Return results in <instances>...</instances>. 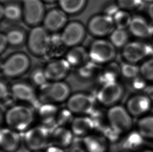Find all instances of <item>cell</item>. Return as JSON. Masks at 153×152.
<instances>
[{
    "mask_svg": "<svg viewBox=\"0 0 153 152\" xmlns=\"http://www.w3.org/2000/svg\"><path fill=\"white\" fill-rule=\"evenodd\" d=\"M153 53L151 47L147 44L139 41L128 43L122 51V55L127 62L135 64Z\"/></svg>",
    "mask_w": 153,
    "mask_h": 152,
    "instance_id": "16",
    "label": "cell"
},
{
    "mask_svg": "<svg viewBox=\"0 0 153 152\" xmlns=\"http://www.w3.org/2000/svg\"><path fill=\"white\" fill-rule=\"evenodd\" d=\"M137 130L145 140L153 141V115H147L139 118Z\"/></svg>",
    "mask_w": 153,
    "mask_h": 152,
    "instance_id": "27",
    "label": "cell"
},
{
    "mask_svg": "<svg viewBox=\"0 0 153 152\" xmlns=\"http://www.w3.org/2000/svg\"><path fill=\"white\" fill-rule=\"evenodd\" d=\"M128 28L133 35L140 38H146L151 36L153 32L152 26L140 16L132 18Z\"/></svg>",
    "mask_w": 153,
    "mask_h": 152,
    "instance_id": "24",
    "label": "cell"
},
{
    "mask_svg": "<svg viewBox=\"0 0 153 152\" xmlns=\"http://www.w3.org/2000/svg\"><path fill=\"white\" fill-rule=\"evenodd\" d=\"M113 18L116 28L126 29L130 26L132 17L128 11L121 9L114 15Z\"/></svg>",
    "mask_w": 153,
    "mask_h": 152,
    "instance_id": "33",
    "label": "cell"
},
{
    "mask_svg": "<svg viewBox=\"0 0 153 152\" xmlns=\"http://www.w3.org/2000/svg\"><path fill=\"white\" fill-rule=\"evenodd\" d=\"M82 139V143L87 152H108L109 150V142L102 134L92 133Z\"/></svg>",
    "mask_w": 153,
    "mask_h": 152,
    "instance_id": "21",
    "label": "cell"
},
{
    "mask_svg": "<svg viewBox=\"0 0 153 152\" xmlns=\"http://www.w3.org/2000/svg\"><path fill=\"white\" fill-rule=\"evenodd\" d=\"M121 67V74L124 78L133 79L140 74V67L133 63H126Z\"/></svg>",
    "mask_w": 153,
    "mask_h": 152,
    "instance_id": "36",
    "label": "cell"
},
{
    "mask_svg": "<svg viewBox=\"0 0 153 152\" xmlns=\"http://www.w3.org/2000/svg\"><path fill=\"white\" fill-rule=\"evenodd\" d=\"M100 66L89 61L77 68V76L81 80H89L100 74Z\"/></svg>",
    "mask_w": 153,
    "mask_h": 152,
    "instance_id": "29",
    "label": "cell"
},
{
    "mask_svg": "<svg viewBox=\"0 0 153 152\" xmlns=\"http://www.w3.org/2000/svg\"><path fill=\"white\" fill-rule=\"evenodd\" d=\"M66 46L63 42L61 36V33H53L51 35V43L50 49L49 53H52L54 56L58 55L59 56L64 51V48Z\"/></svg>",
    "mask_w": 153,
    "mask_h": 152,
    "instance_id": "35",
    "label": "cell"
},
{
    "mask_svg": "<svg viewBox=\"0 0 153 152\" xmlns=\"http://www.w3.org/2000/svg\"><path fill=\"white\" fill-rule=\"evenodd\" d=\"M30 66L28 56L23 52H17L9 56L1 65L2 74L7 78H19L27 72Z\"/></svg>",
    "mask_w": 153,
    "mask_h": 152,
    "instance_id": "7",
    "label": "cell"
},
{
    "mask_svg": "<svg viewBox=\"0 0 153 152\" xmlns=\"http://www.w3.org/2000/svg\"><path fill=\"white\" fill-rule=\"evenodd\" d=\"M60 8L68 15L81 12L87 4V0H58Z\"/></svg>",
    "mask_w": 153,
    "mask_h": 152,
    "instance_id": "28",
    "label": "cell"
},
{
    "mask_svg": "<svg viewBox=\"0 0 153 152\" xmlns=\"http://www.w3.org/2000/svg\"><path fill=\"white\" fill-rule=\"evenodd\" d=\"M109 36V41L116 48L124 47L128 43V33L126 29L116 28Z\"/></svg>",
    "mask_w": 153,
    "mask_h": 152,
    "instance_id": "31",
    "label": "cell"
},
{
    "mask_svg": "<svg viewBox=\"0 0 153 152\" xmlns=\"http://www.w3.org/2000/svg\"><path fill=\"white\" fill-rule=\"evenodd\" d=\"M148 13H149V15L150 18L153 22V3H152L149 5V10H148ZM152 27L153 28V26H152Z\"/></svg>",
    "mask_w": 153,
    "mask_h": 152,
    "instance_id": "47",
    "label": "cell"
},
{
    "mask_svg": "<svg viewBox=\"0 0 153 152\" xmlns=\"http://www.w3.org/2000/svg\"><path fill=\"white\" fill-rule=\"evenodd\" d=\"M153 102L145 93H137L129 97L125 107L133 117L147 115L152 108Z\"/></svg>",
    "mask_w": 153,
    "mask_h": 152,
    "instance_id": "14",
    "label": "cell"
},
{
    "mask_svg": "<svg viewBox=\"0 0 153 152\" xmlns=\"http://www.w3.org/2000/svg\"><path fill=\"white\" fill-rule=\"evenodd\" d=\"M73 143L70 148H68V152H87L84 148L82 143L81 145L74 144Z\"/></svg>",
    "mask_w": 153,
    "mask_h": 152,
    "instance_id": "44",
    "label": "cell"
},
{
    "mask_svg": "<svg viewBox=\"0 0 153 152\" xmlns=\"http://www.w3.org/2000/svg\"><path fill=\"white\" fill-rule=\"evenodd\" d=\"M144 0H117V4L121 9L130 11L138 10L142 5Z\"/></svg>",
    "mask_w": 153,
    "mask_h": 152,
    "instance_id": "40",
    "label": "cell"
},
{
    "mask_svg": "<svg viewBox=\"0 0 153 152\" xmlns=\"http://www.w3.org/2000/svg\"><path fill=\"white\" fill-rule=\"evenodd\" d=\"M105 117L108 124L122 135L132 130L133 117L125 106L117 104L109 107Z\"/></svg>",
    "mask_w": 153,
    "mask_h": 152,
    "instance_id": "6",
    "label": "cell"
},
{
    "mask_svg": "<svg viewBox=\"0 0 153 152\" xmlns=\"http://www.w3.org/2000/svg\"><path fill=\"white\" fill-rule=\"evenodd\" d=\"M132 82L131 86L133 89L137 91H145L146 89L147 88V81L145 79L141 76H137L136 78L132 79Z\"/></svg>",
    "mask_w": 153,
    "mask_h": 152,
    "instance_id": "41",
    "label": "cell"
},
{
    "mask_svg": "<svg viewBox=\"0 0 153 152\" xmlns=\"http://www.w3.org/2000/svg\"><path fill=\"white\" fill-rule=\"evenodd\" d=\"M144 1H146L147 2H151V3H153V0H144Z\"/></svg>",
    "mask_w": 153,
    "mask_h": 152,
    "instance_id": "51",
    "label": "cell"
},
{
    "mask_svg": "<svg viewBox=\"0 0 153 152\" xmlns=\"http://www.w3.org/2000/svg\"><path fill=\"white\" fill-rule=\"evenodd\" d=\"M86 28L82 23L73 21L67 24L61 33L62 40L66 47L78 46L82 43L86 36Z\"/></svg>",
    "mask_w": 153,
    "mask_h": 152,
    "instance_id": "13",
    "label": "cell"
},
{
    "mask_svg": "<svg viewBox=\"0 0 153 152\" xmlns=\"http://www.w3.org/2000/svg\"><path fill=\"white\" fill-rule=\"evenodd\" d=\"M74 137L70 128L58 126L51 131V143L64 149L68 148L74 143Z\"/></svg>",
    "mask_w": 153,
    "mask_h": 152,
    "instance_id": "22",
    "label": "cell"
},
{
    "mask_svg": "<svg viewBox=\"0 0 153 152\" xmlns=\"http://www.w3.org/2000/svg\"><path fill=\"white\" fill-rule=\"evenodd\" d=\"M4 18L11 21H17L23 18V8L16 3L4 6Z\"/></svg>",
    "mask_w": 153,
    "mask_h": 152,
    "instance_id": "30",
    "label": "cell"
},
{
    "mask_svg": "<svg viewBox=\"0 0 153 152\" xmlns=\"http://www.w3.org/2000/svg\"><path fill=\"white\" fill-rule=\"evenodd\" d=\"M37 109L38 117L42 122V125L51 128V130L57 127L56 125V117L59 109L56 104L42 103Z\"/></svg>",
    "mask_w": 153,
    "mask_h": 152,
    "instance_id": "20",
    "label": "cell"
},
{
    "mask_svg": "<svg viewBox=\"0 0 153 152\" xmlns=\"http://www.w3.org/2000/svg\"><path fill=\"white\" fill-rule=\"evenodd\" d=\"M31 152H45L42 151H31Z\"/></svg>",
    "mask_w": 153,
    "mask_h": 152,
    "instance_id": "52",
    "label": "cell"
},
{
    "mask_svg": "<svg viewBox=\"0 0 153 152\" xmlns=\"http://www.w3.org/2000/svg\"><path fill=\"white\" fill-rule=\"evenodd\" d=\"M10 91L15 100L25 103H29L37 108L39 102L38 93L33 84L25 81L15 82L10 86Z\"/></svg>",
    "mask_w": 153,
    "mask_h": 152,
    "instance_id": "12",
    "label": "cell"
},
{
    "mask_svg": "<svg viewBox=\"0 0 153 152\" xmlns=\"http://www.w3.org/2000/svg\"><path fill=\"white\" fill-rule=\"evenodd\" d=\"M88 50L90 61L99 66L113 62L117 53L116 47L109 40L103 38L93 41Z\"/></svg>",
    "mask_w": 153,
    "mask_h": 152,
    "instance_id": "5",
    "label": "cell"
},
{
    "mask_svg": "<svg viewBox=\"0 0 153 152\" xmlns=\"http://www.w3.org/2000/svg\"><path fill=\"white\" fill-rule=\"evenodd\" d=\"M121 74V67L115 62H110L105 65L100 71L98 79L100 84L118 81Z\"/></svg>",
    "mask_w": 153,
    "mask_h": 152,
    "instance_id": "25",
    "label": "cell"
},
{
    "mask_svg": "<svg viewBox=\"0 0 153 152\" xmlns=\"http://www.w3.org/2000/svg\"><path fill=\"white\" fill-rule=\"evenodd\" d=\"M26 40L28 49L34 55L44 56L48 54L50 49L51 35L44 26L33 27Z\"/></svg>",
    "mask_w": 153,
    "mask_h": 152,
    "instance_id": "4",
    "label": "cell"
},
{
    "mask_svg": "<svg viewBox=\"0 0 153 152\" xmlns=\"http://www.w3.org/2000/svg\"><path fill=\"white\" fill-rule=\"evenodd\" d=\"M1 152H4V151H3L1 150Z\"/></svg>",
    "mask_w": 153,
    "mask_h": 152,
    "instance_id": "53",
    "label": "cell"
},
{
    "mask_svg": "<svg viewBox=\"0 0 153 152\" xmlns=\"http://www.w3.org/2000/svg\"><path fill=\"white\" fill-rule=\"evenodd\" d=\"M9 45L6 34L1 33L0 35V53L2 54Z\"/></svg>",
    "mask_w": 153,
    "mask_h": 152,
    "instance_id": "43",
    "label": "cell"
},
{
    "mask_svg": "<svg viewBox=\"0 0 153 152\" xmlns=\"http://www.w3.org/2000/svg\"><path fill=\"white\" fill-rule=\"evenodd\" d=\"M23 141L20 132L10 128H2L0 131V146L5 152H15L20 148Z\"/></svg>",
    "mask_w": 153,
    "mask_h": 152,
    "instance_id": "18",
    "label": "cell"
},
{
    "mask_svg": "<svg viewBox=\"0 0 153 152\" xmlns=\"http://www.w3.org/2000/svg\"><path fill=\"white\" fill-rule=\"evenodd\" d=\"M42 1H43L44 3H53L56 2H58V0H42Z\"/></svg>",
    "mask_w": 153,
    "mask_h": 152,
    "instance_id": "50",
    "label": "cell"
},
{
    "mask_svg": "<svg viewBox=\"0 0 153 152\" xmlns=\"http://www.w3.org/2000/svg\"><path fill=\"white\" fill-rule=\"evenodd\" d=\"M134 152H153V150L151 148H142Z\"/></svg>",
    "mask_w": 153,
    "mask_h": 152,
    "instance_id": "49",
    "label": "cell"
},
{
    "mask_svg": "<svg viewBox=\"0 0 153 152\" xmlns=\"http://www.w3.org/2000/svg\"><path fill=\"white\" fill-rule=\"evenodd\" d=\"M140 69V74L147 82L153 83V58L148 60L142 64Z\"/></svg>",
    "mask_w": 153,
    "mask_h": 152,
    "instance_id": "37",
    "label": "cell"
},
{
    "mask_svg": "<svg viewBox=\"0 0 153 152\" xmlns=\"http://www.w3.org/2000/svg\"><path fill=\"white\" fill-rule=\"evenodd\" d=\"M71 67L78 68L90 61L88 50L81 45L71 47L65 58Z\"/></svg>",
    "mask_w": 153,
    "mask_h": 152,
    "instance_id": "23",
    "label": "cell"
},
{
    "mask_svg": "<svg viewBox=\"0 0 153 152\" xmlns=\"http://www.w3.org/2000/svg\"><path fill=\"white\" fill-rule=\"evenodd\" d=\"M68 14L61 8H52L46 13L43 26L50 33H58L68 24Z\"/></svg>",
    "mask_w": 153,
    "mask_h": 152,
    "instance_id": "17",
    "label": "cell"
},
{
    "mask_svg": "<svg viewBox=\"0 0 153 152\" xmlns=\"http://www.w3.org/2000/svg\"><path fill=\"white\" fill-rule=\"evenodd\" d=\"M51 130L43 125L33 126L24 132L23 141L30 151H42L51 143Z\"/></svg>",
    "mask_w": 153,
    "mask_h": 152,
    "instance_id": "3",
    "label": "cell"
},
{
    "mask_svg": "<svg viewBox=\"0 0 153 152\" xmlns=\"http://www.w3.org/2000/svg\"><path fill=\"white\" fill-rule=\"evenodd\" d=\"M33 108L28 105L17 104L10 107L4 113L7 127L19 132H25L33 127L36 119Z\"/></svg>",
    "mask_w": 153,
    "mask_h": 152,
    "instance_id": "1",
    "label": "cell"
},
{
    "mask_svg": "<svg viewBox=\"0 0 153 152\" xmlns=\"http://www.w3.org/2000/svg\"><path fill=\"white\" fill-rule=\"evenodd\" d=\"M120 10V7L117 4H110L105 7L104 9L103 14L109 15L110 16L113 17L116 14L118 10Z\"/></svg>",
    "mask_w": 153,
    "mask_h": 152,
    "instance_id": "42",
    "label": "cell"
},
{
    "mask_svg": "<svg viewBox=\"0 0 153 152\" xmlns=\"http://www.w3.org/2000/svg\"><path fill=\"white\" fill-rule=\"evenodd\" d=\"M145 140L137 130H132L126 134L122 140L121 146L124 150L134 152L142 148Z\"/></svg>",
    "mask_w": 153,
    "mask_h": 152,
    "instance_id": "26",
    "label": "cell"
},
{
    "mask_svg": "<svg viewBox=\"0 0 153 152\" xmlns=\"http://www.w3.org/2000/svg\"><path fill=\"white\" fill-rule=\"evenodd\" d=\"M39 89L38 98L42 103H62L68 101L71 95L70 86L63 81H49Z\"/></svg>",
    "mask_w": 153,
    "mask_h": 152,
    "instance_id": "2",
    "label": "cell"
},
{
    "mask_svg": "<svg viewBox=\"0 0 153 152\" xmlns=\"http://www.w3.org/2000/svg\"><path fill=\"white\" fill-rule=\"evenodd\" d=\"M95 122L90 116L77 115L70 125V129L75 137L83 139L92 134L96 129Z\"/></svg>",
    "mask_w": 153,
    "mask_h": 152,
    "instance_id": "19",
    "label": "cell"
},
{
    "mask_svg": "<svg viewBox=\"0 0 153 152\" xmlns=\"http://www.w3.org/2000/svg\"><path fill=\"white\" fill-rule=\"evenodd\" d=\"M74 114L72 113L66 107L62 109H59L58 114L56 117V126L65 127L68 125L70 126L74 117Z\"/></svg>",
    "mask_w": 153,
    "mask_h": 152,
    "instance_id": "34",
    "label": "cell"
},
{
    "mask_svg": "<svg viewBox=\"0 0 153 152\" xmlns=\"http://www.w3.org/2000/svg\"><path fill=\"white\" fill-rule=\"evenodd\" d=\"M124 93L123 86L118 81L101 84L96 93L98 103L105 107L117 105Z\"/></svg>",
    "mask_w": 153,
    "mask_h": 152,
    "instance_id": "9",
    "label": "cell"
},
{
    "mask_svg": "<svg viewBox=\"0 0 153 152\" xmlns=\"http://www.w3.org/2000/svg\"><path fill=\"white\" fill-rule=\"evenodd\" d=\"M6 35L9 44L13 46L22 45L27 40L25 32L19 28L10 29L6 33Z\"/></svg>",
    "mask_w": 153,
    "mask_h": 152,
    "instance_id": "32",
    "label": "cell"
},
{
    "mask_svg": "<svg viewBox=\"0 0 153 152\" xmlns=\"http://www.w3.org/2000/svg\"><path fill=\"white\" fill-rule=\"evenodd\" d=\"M115 28L113 17L103 13L91 17L87 24L88 32L97 38L110 35Z\"/></svg>",
    "mask_w": 153,
    "mask_h": 152,
    "instance_id": "11",
    "label": "cell"
},
{
    "mask_svg": "<svg viewBox=\"0 0 153 152\" xmlns=\"http://www.w3.org/2000/svg\"><path fill=\"white\" fill-rule=\"evenodd\" d=\"M100 129L101 134L106 138L109 142H117L120 140L122 136V134L114 129L109 124L107 125H104Z\"/></svg>",
    "mask_w": 153,
    "mask_h": 152,
    "instance_id": "39",
    "label": "cell"
},
{
    "mask_svg": "<svg viewBox=\"0 0 153 152\" xmlns=\"http://www.w3.org/2000/svg\"><path fill=\"white\" fill-rule=\"evenodd\" d=\"M4 6L2 4H1V6H0V19L1 21L4 18Z\"/></svg>",
    "mask_w": 153,
    "mask_h": 152,
    "instance_id": "48",
    "label": "cell"
},
{
    "mask_svg": "<svg viewBox=\"0 0 153 152\" xmlns=\"http://www.w3.org/2000/svg\"><path fill=\"white\" fill-rule=\"evenodd\" d=\"M144 93L149 97V99L153 102V84L147 86V88L144 91Z\"/></svg>",
    "mask_w": 153,
    "mask_h": 152,
    "instance_id": "46",
    "label": "cell"
},
{
    "mask_svg": "<svg viewBox=\"0 0 153 152\" xmlns=\"http://www.w3.org/2000/svg\"><path fill=\"white\" fill-rule=\"evenodd\" d=\"M45 152H66L65 149L60 148L59 146H56L53 144L50 145V146H48L46 148V150Z\"/></svg>",
    "mask_w": 153,
    "mask_h": 152,
    "instance_id": "45",
    "label": "cell"
},
{
    "mask_svg": "<svg viewBox=\"0 0 153 152\" xmlns=\"http://www.w3.org/2000/svg\"><path fill=\"white\" fill-rule=\"evenodd\" d=\"M30 79L33 84L38 88L49 82L46 78L44 68H37L33 70L30 75Z\"/></svg>",
    "mask_w": 153,
    "mask_h": 152,
    "instance_id": "38",
    "label": "cell"
},
{
    "mask_svg": "<svg viewBox=\"0 0 153 152\" xmlns=\"http://www.w3.org/2000/svg\"><path fill=\"white\" fill-rule=\"evenodd\" d=\"M22 8L23 18L27 25L36 27L43 22L47 12L42 0H23Z\"/></svg>",
    "mask_w": 153,
    "mask_h": 152,
    "instance_id": "10",
    "label": "cell"
},
{
    "mask_svg": "<svg viewBox=\"0 0 153 152\" xmlns=\"http://www.w3.org/2000/svg\"><path fill=\"white\" fill-rule=\"evenodd\" d=\"M71 66L65 58H56L48 62L44 68L48 81H60L68 76Z\"/></svg>",
    "mask_w": 153,
    "mask_h": 152,
    "instance_id": "15",
    "label": "cell"
},
{
    "mask_svg": "<svg viewBox=\"0 0 153 152\" xmlns=\"http://www.w3.org/2000/svg\"><path fill=\"white\" fill-rule=\"evenodd\" d=\"M95 97L86 93L79 92L71 95L66 101V107L77 115L91 116L97 110Z\"/></svg>",
    "mask_w": 153,
    "mask_h": 152,
    "instance_id": "8",
    "label": "cell"
}]
</instances>
